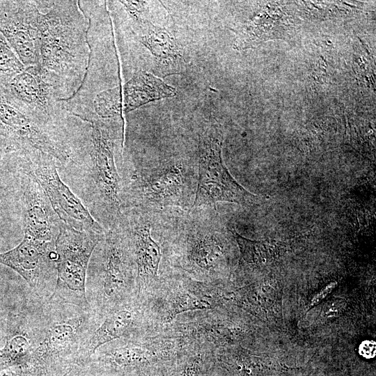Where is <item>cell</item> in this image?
Segmentation results:
<instances>
[{
	"label": "cell",
	"instance_id": "cell-1",
	"mask_svg": "<svg viewBox=\"0 0 376 376\" xmlns=\"http://www.w3.org/2000/svg\"><path fill=\"white\" fill-rule=\"evenodd\" d=\"M40 12L39 70L60 100L72 97L85 77L88 19L79 1H36Z\"/></svg>",
	"mask_w": 376,
	"mask_h": 376
},
{
	"label": "cell",
	"instance_id": "cell-2",
	"mask_svg": "<svg viewBox=\"0 0 376 376\" xmlns=\"http://www.w3.org/2000/svg\"><path fill=\"white\" fill-rule=\"evenodd\" d=\"M123 165V210L134 207L191 208L198 182L196 146L182 153L133 158Z\"/></svg>",
	"mask_w": 376,
	"mask_h": 376
},
{
	"label": "cell",
	"instance_id": "cell-3",
	"mask_svg": "<svg viewBox=\"0 0 376 376\" xmlns=\"http://www.w3.org/2000/svg\"><path fill=\"white\" fill-rule=\"evenodd\" d=\"M43 331L26 369L32 376H70L88 367L87 347L103 320L91 308L42 301Z\"/></svg>",
	"mask_w": 376,
	"mask_h": 376
},
{
	"label": "cell",
	"instance_id": "cell-4",
	"mask_svg": "<svg viewBox=\"0 0 376 376\" xmlns=\"http://www.w3.org/2000/svg\"><path fill=\"white\" fill-rule=\"evenodd\" d=\"M68 127L38 118L10 90L0 84V146L6 152L39 150L61 164L72 162Z\"/></svg>",
	"mask_w": 376,
	"mask_h": 376
},
{
	"label": "cell",
	"instance_id": "cell-5",
	"mask_svg": "<svg viewBox=\"0 0 376 376\" xmlns=\"http://www.w3.org/2000/svg\"><path fill=\"white\" fill-rule=\"evenodd\" d=\"M136 276L127 241L120 228L107 230L90 259L86 294L91 309L102 319L126 299Z\"/></svg>",
	"mask_w": 376,
	"mask_h": 376
},
{
	"label": "cell",
	"instance_id": "cell-6",
	"mask_svg": "<svg viewBox=\"0 0 376 376\" xmlns=\"http://www.w3.org/2000/svg\"><path fill=\"white\" fill-rule=\"evenodd\" d=\"M124 121L91 123L88 160L95 214L106 230L116 226L123 213L122 179L116 162V148L123 147Z\"/></svg>",
	"mask_w": 376,
	"mask_h": 376
},
{
	"label": "cell",
	"instance_id": "cell-7",
	"mask_svg": "<svg viewBox=\"0 0 376 376\" xmlns=\"http://www.w3.org/2000/svg\"><path fill=\"white\" fill-rule=\"evenodd\" d=\"M223 132L212 124L203 128L196 143L198 182L191 207L215 206L218 202H229L252 207L262 198L249 192L230 175L221 155Z\"/></svg>",
	"mask_w": 376,
	"mask_h": 376
},
{
	"label": "cell",
	"instance_id": "cell-8",
	"mask_svg": "<svg viewBox=\"0 0 376 376\" xmlns=\"http://www.w3.org/2000/svg\"><path fill=\"white\" fill-rule=\"evenodd\" d=\"M221 228L216 206L191 207L180 212L173 244L186 269L206 275L216 268L223 253Z\"/></svg>",
	"mask_w": 376,
	"mask_h": 376
},
{
	"label": "cell",
	"instance_id": "cell-9",
	"mask_svg": "<svg viewBox=\"0 0 376 376\" xmlns=\"http://www.w3.org/2000/svg\"><path fill=\"white\" fill-rule=\"evenodd\" d=\"M104 236L61 225L55 241L57 280L50 299L91 308L86 294V273L93 252Z\"/></svg>",
	"mask_w": 376,
	"mask_h": 376
},
{
	"label": "cell",
	"instance_id": "cell-10",
	"mask_svg": "<svg viewBox=\"0 0 376 376\" xmlns=\"http://www.w3.org/2000/svg\"><path fill=\"white\" fill-rule=\"evenodd\" d=\"M17 155L21 159L22 169L30 172L36 179L63 223L78 230L105 234L104 228L61 179L56 159L39 150Z\"/></svg>",
	"mask_w": 376,
	"mask_h": 376
},
{
	"label": "cell",
	"instance_id": "cell-11",
	"mask_svg": "<svg viewBox=\"0 0 376 376\" xmlns=\"http://www.w3.org/2000/svg\"><path fill=\"white\" fill-rule=\"evenodd\" d=\"M55 242L24 235L13 249L0 253V264L19 274L29 284L36 299L47 301L54 293L57 280Z\"/></svg>",
	"mask_w": 376,
	"mask_h": 376
},
{
	"label": "cell",
	"instance_id": "cell-12",
	"mask_svg": "<svg viewBox=\"0 0 376 376\" xmlns=\"http://www.w3.org/2000/svg\"><path fill=\"white\" fill-rule=\"evenodd\" d=\"M40 17L36 1H0V32L25 68L39 66Z\"/></svg>",
	"mask_w": 376,
	"mask_h": 376
},
{
	"label": "cell",
	"instance_id": "cell-13",
	"mask_svg": "<svg viewBox=\"0 0 376 376\" xmlns=\"http://www.w3.org/2000/svg\"><path fill=\"white\" fill-rule=\"evenodd\" d=\"M36 300L22 311L8 315L5 343L0 348V373L26 369L39 345L43 331L42 301Z\"/></svg>",
	"mask_w": 376,
	"mask_h": 376
},
{
	"label": "cell",
	"instance_id": "cell-14",
	"mask_svg": "<svg viewBox=\"0 0 376 376\" xmlns=\"http://www.w3.org/2000/svg\"><path fill=\"white\" fill-rule=\"evenodd\" d=\"M8 86L11 92L43 121L65 123L74 116L44 80L38 67L25 68Z\"/></svg>",
	"mask_w": 376,
	"mask_h": 376
},
{
	"label": "cell",
	"instance_id": "cell-15",
	"mask_svg": "<svg viewBox=\"0 0 376 376\" xmlns=\"http://www.w3.org/2000/svg\"><path fill=\"white\" fill-rule=\"evenodd\" d=\"M22 210L24 235L55 242L63 223L53 210L45 192L33 175L24 170Z\"/></svg>",
	"mask_w": 376,
	"mask_h": 376
},
{
	"label": "cell",
	"instance_id": "cell-16",
	"mask_svg": "<svg viewBox=\"0 0 376 376\" xmlns=\"http://www.w3.org/2000/svg\"><path fill=\"white\" fill-rule=\"evenodd\" d=\"M148 24V31L143 35L136 36L139 42L154 56L152 71L155 76L164 77L182 74L186 69L187 61L174 31L155 26L150 22Z\"/></svg>",
	"mask_w": 376,
	"mask_h": 376
},
{
	"label": "cell",
	"instance_id": "cell-17",
	"mask_svg": "<svg viewBox=\"0 0 376 376\" xmlns=\"http://www.w3.org/2000/svg\"><path fill=\"white\" fill-rule=\"evenodd\" d=\"M154 362V355L148 349L126 343L96 351L88 366L100 372L130 376L148 370Z\"/></svg>",
	"mask_w": 376,
	"mask_h": 376
},
{
	"label": "cell",
	"instance_id": "cell-18",
	"mask_svg": "<svg viewBox=\"0 0 376 376\" xmlns=\"http://www.w3.org/2000/svg\"><path fill=\"white\" fill-rule=\"evenodd\" d=\"M123 110L129 113L150 102L176 95L175 89L145 71L136 72L124 85Z\"/></svg>",
	"mask_w": 376,
	"mask_h": 376
},
{
	"label": "cell",
	"instance_id": "cell-19",
	"mask_svg": "<svg viewBox=\"0 0 376 376\" xmlns=\"http://www.w3.org/2000/svg\"><path fill=\"white\" fill-rule=\"evenodd\" d=\"M134 322V314L127 307H118L110 311L104 316L89 340L86 352L88 359L101 346L127 336Z\"/></svg>",
	"mask_w": 376,
	"mask_h": 376
},
{
	"label": "cell",
	"instance_id": "cell-20",
	"mask_svg": "<svg viewBox=\"0 0 376 376\" xmlns=\"http://www.w3.org/2000/svg\"><path fill=\"white\" fill-rule=\"evenodd\" d=\"M25 67L0 32V84L8 85Z\"/></svg>",
	"mask_w": 376,
	"mask_h": 376
},
{
	"label": "cell",
	"instance_id": "cell-21",
	"mask_svg": "<svg viewBox=\"0 0 376 376\" xmlns=\"http://www.w3.org/2000/svg\"><path fill=\"white\" fill-rule=\"evenodd\" d=\"M210 307V304L204 299L197 297L189 293H179L172 302L170 318L183 312L204 310Z\"/></svg>",
	"mask_w": 376,
	"mask_h": 376
},
{
	"label": "cell",
	"instance_id": "cell-22",
	"mask_svg": "<svg viewBox=\"0 0 376 376\" xmlns=\"http://www.w3.org/2000/svg\"><path fill=\"white\" fill-rule=\"evenodd\" d=\"M126 13L129 15L132 22L136 25L141 26L145 23L143 15L146 11V1H118Z\"/></svg>",
	"mask_w": 376,
	"mask_h": 376
},
{
	"label": "cell",
	"instance_id": "cell-23",
	"mask_svg": "<svg viewBox=\"0 0 376 376\" xmlns=\"http://www.w3.org/2000/svg\"><path fill=\"white\" fill-rule=\"evenodd\" d=\"M344 308V302L341 300H333L327 303L322 310L323 318H329L338 315Z\"/></svg>",
	"mask_w": 376,
	"mask_h": 376
},
{
	"label": "cell",
	"instance_id": "cell-24",
	"mask_svg": "<svg viewBox=\"0 0 376 376\" xmlns=\"http://www.w3.org/2000/svg\"><path fill=\"white\" fill-rule=\"evenodd\" d=\"M359 353L366 359L375 357L376 353V343L374 340H364L359 347Z\"/></svg>",
	"mask_w": 376,
	"mask_h": 376
},
{
	"label": "cell",
	"instance_id": "cell-25",
	"mask_svg": "<svg viewBox=\"0 0 376 376\" xmlns=\"http://www.w3.org/2000/svg\"><path fill=\"white\" fill-rule=\"evenodd\" d=\"M337 282L333 281L325 286L312 299L309 307H312L320 304L323 299H324L332 290L336 287Z\"/></svg>",
	"mask_w": 376,
	"mask_h": 376
},
{
	"label": "cell",
	"instance_id": "cell-26",
	"mask_svg": "<svg viewBox=\"0 0 376 376\" xmlns=\"http://www.w3.org/2000/svg\"><path fill=\"white\" fill-rule=\"evenodd\" d=\"M130 376H164L157 371L148 370Z\"/></svg>",
	"mask_w": 376,
	"mask_h": 376
},
{
	"label": "cell",
	"instance_id": "cell-27",
	"mask_svg": "<svg viewBox=\"0 0 376 376\" xmlns=\"http://www.w3.org/2000/svg\"><path fill=\"white\" fill-rule=\"evenodd\" d=\"M2 190V189L0 187V191Z\"/></svg>",
	"mask_w": 376,
	"mask_h": 376
}]
</instances>
